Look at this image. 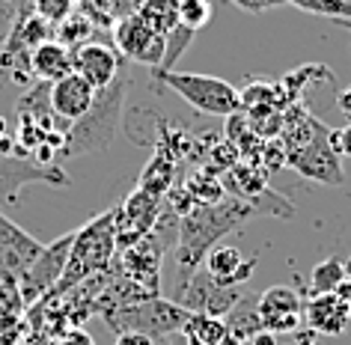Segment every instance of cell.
Segmentation results:
<instances>
[{"instance_id":"1","label":"cell","mask_w":351,"mask_h":345,"mask_svg":"<svg viewBox=\"0 0 351 345\" xmlns=\"http://www.w3.org/2000/svg\"><path fill=\"white\" fill-rule=\"evenodd\" d=\"M256 215V206L241 200H223L215 206H199L197 211L182 217L179 226V277H176V298L188 286V280L199 271L206 259V250H212L215 241L226 235L230 229L244 224L247 217Z\"/></svg>"},{"instance_id":"2","label":"cell","mask_w":351,"mask_h":345,"mask_svg":"<svg viewBox=\"0 0 351 345\" xmlns=\"http://www.w3.org/2000/svg\"><path fill=\"white\" fill-rule=\"evenodd\" d=\"M117 244H119L117 241V209L104 211V215L90 220L86 226L75 229V241H72L66 271L45 300L66 295V292H72L77 286H84V283H90L93 277H99V274H104L113 253H117Z\"/></svg>"},{"instance_id":"3","label":"cell","mask_w":351,"mask_h":345,"mask_svg":"<svg viewBox=\"0 0 351 345\" xmlns=\"http://www.w3.org/2000/svg\"><path fill=\"white\" fill-rule=\"evenodd\" d=\"M122 102H125V78H117L108 90L95 93V102L90 113L84 119L72 122V128L66 131V158L84 155V152H101L113 143L119 126V113H122Z\"/></svg>"},{"instance_id":"4","label":"cell","mask_w":351,"mask_h":345,"mask_svg":"<svg viewBox=\"0 0 351 345\" xmlns=\"http://www.w3.org/2000/svg\"><path fill=\"white\" fill-rule=\"evenodd\" d=\"M155 78L164 86L185 99L191 108L208 117H235L241 110V90H235L230 81L215 75H197V72H155Z\"/></svg>"},{"instance_id":"5","label":"cell","mask_w":351,"mask_h":345,"mask_svg":"<svg viewBox=\"0 0 351 345\" xmlns=\"http://www.w3.org/2000/svg\"><path fill=\"white\" fill-rule=\"evenodd\" d=\"M188 309L176 300L167 298H143L137 304L117 307L108 313V324L117 333H143V336H173L182 333V327L188 322Z\"/></svg>"},{"instance_id":"6","label":"cell","mask_w":351,"mask_h":345,"mask_svg":"<svg viewBox=\"0 0 351 345\" xmlns=\"http://www.w3.org/2000/svg\"><path fill=\"white\" fill-rule=\"evenodd\" d=\"M72 241H75V233H66L63 238L51 241L48 247H42L39 259L33 262V268L27 271V277L19 283V292L24 298V304L33 307L39 300H45L54 286L60 283L66 271V262H69V253H72Z\"/></svg>"},{"instance_id":"7","label":"cell","mask_w":351,"mask_h":345,"mask_svg":"<svg viewBox=\"0 0 351 345\" xmlns=\"http://www.w3.org/2000/svg\"><path fill=\"white\" fill-rule=\"evenodd\" d=\"M42 247L27 229H21L12 217H6L0 211V283H19L27 277L33 262L39 259Z\"/></svg>"},{"instance_id":"8","label":"cell","mask_w":351,"mask_h":345,"mask_svg":"<svg viewBox=\"0 0 351 345\" xmlns=\"http://www.w3.org/2000/svg\"><path fill=\"white\" fill-rule=\"evenodd\" d=\"M286 161L295 167L301 176L313 182H322V185H342V170H339V152L333 149L330 143V131L315 128V134L306 140L301 149L286 155Z\"/></svg>"},{"instance_id":"9","label":"cell","mask_w":351,"mask_h":345,"mask_svg":"<svg viewBox=\"0 0 351 345\" xmlns=\"http://www.w3.org/2000/svg\"><path fill=\"white\" fill-rule=\"evenodd\" d=\"M113 42H117V51H122V54L128 60H134V63L158 69L164 60V39L158 36L137 12H128L117 21Z\"/></svg>"},{"instance_id":"10","label":"cell","mask_w":351,"mask_h":345,"mask_svg":"<svg viewBox=\"0 0 351 345\" xmlns=\"http://www.w3.org/2000/svg\"><path fill=\"white\" fill-rule=\"evenodd\" d=\"M241 300L239 289L221 286L217 280H212L206 271H197L194 277L188 280V286L182 289V295L176 298V304H182L188 313H206V316H230L232 307Z\"/></svg>"},{"instance_id":"11","label":"cell","mask_w":351,"mask_h":345,"mask_svg":"<svg viewBox=\"0 0 351 345\" xmlns=\"http://www.w3.org/2000/svg\"><path fill=\"white\" fill-rule=\"evenodd\" d=\"M33 182L63 185V188L72 185V179L63 170H57V167L30 161V158H19V155H0V202L19 200V191Z\"/></svg>"},{"instance_id":"12","label":"cell","mask_w":351,"mask_h":345,"mask_svg":"<svg viewBox=\"0 0 351 345\" xmlns=\"http://www.w3.org/2000/svg\"><path fill=\"white\" fill-rule=\"evenodd\" d=\"M256 316L262 331L268 333H292L304 318V300L289 286H271L256 298Z\"/></svg>"},{"instance_id":"13","label":"cell","mask_w":351,"mask_h":345,"mask_svg":"<svg viewBox=\"0 0 351 345\" xmlns=\"http://www.w3.org/2000/svg\"><path fill=\"white\" fill-rule=\"evenodd\" d=\"M72 72L81 75L95 93L108 90L119 78V54L104 42H84L72 48Z\"/></svg>"},{"instance_id":"14","label":"cell","mask_w":351,"mask_h":345,"mask_svg":"<svg viewBox=\"0 0 351 345\" xmlns=\"http://www.w3.org/2000/svg\"><path fill=\"white\" fill-rule=\"evenodd\" d=\"M93 102H95V90L75 72L60 78L54 84H48V108L57 119L69 122V126L84 119L86 113H90Z\"/></svg>"},{"instance_id":"15","label":"cell","mask_w":351,"mask_h":345,"mask_svg":"<svg viewBox=\"0 0 351 345\" xmlns=\"http://www.w3.org/2000/svg\"><path fill=\"white\" fill-rule=\"evenodd\" d=\"M304 318L315 333L339 336L348 324V300H342L337 292H330V295H313L304 304Z\"/></svg>"},{"instance_id":"16","label":"cell","mask_w":351,"mask_h":345,"mask_svg":"<svg viewBox=\"0 0 351 345\" xmlns=\"http://www.w3.org/2000/svg\"><path fill=\"white\" fill-rule=\"evenodd\" d=\"M253 268H256V259H244L239 247H217V250L208 253V259L203 265L208 277L230 289H241L250 280Z\"/></svg>"},{"instance_id":"17","label":"cell","mask_w":351,"mask_h":345,"mask_svg":"<svg viewBox=\"0 0 351 345\" xmlns=\"http://www.w3.org/2000/svg\"><path fill=\"white\" fill-rule=\"evenodd\" d=\"M30 75L42 84H54L60 78L72 75V48L60 39H48L30 51Z\"/></svg>"},{"instance_id":"18","label":"cell","mask_w":351,"mask_h":345,"mask_svg":"<svg viewBox=\"0 0 351 345\" xmlns=\"http://www.w3.org/2000/svg\"><path fill=\"white\" fill-rule=\"evenodd\" d=\"M182 340L188 345H226L230 331H226L223 318L206 316V313H191L185 327H182Z\"/></svg>"},{"instance_id":"19","label":"cell","mask_w":351,"mask_h":345,"mask_svg":"<svg viewBox=\"0 0 351 345\" xmlns=\"http://www.w3.org/2000/svg\"><path fill=\"white\" fill-rule=\"evenodd\" d=\"M137 15L161 39H167L176 27H179V15H176V3H173V0H143V3H140V10H137Z\"/></svg>"},{"instance_id":"20","label":"cell","mask_w":351,"mask_h":345,"mask_svg":"<svg viewBox=\"0 0 351 345\" xmlns=\"http://www.w3.org/2000/svg\"><path fill=\"white\" fill-rule=\"evenodd\" d=\"M342 283H346V265H342V259H337V256H330V259H322L310 271L313 295H330V292H337Z\"/></svg>"},{"instance_id":"21","label":"cell","mask_w":351,"mask_h":345,"mask_svg":"<svg viewBox=\"0 0 351 345\" xmlns=\"http://www.w3.org/2000/svg\"><path fill=\"white\" fill-rule=\"evenodd\" d=\"M286 6H295L301 12L322 15V19L351 24V0H283Z\"/></svg>"},{"instance_id":"22","label":"cell","mask_w":351,"mask_h":345,"mask_svg":"<svg viewBox=\"0 0 351 345\" xmlns=\"http://www.w3.org/2000/svg\"><path fill=\"white\" fill-rule=\"evenodd\" d=\"M24 309H27V304H24L19 286H12V283H0V331L15 324V322H21Z\"/></svg>"},{"instance_id":"23","label":"cell","mask_w":351,"mask_h":345,"mask_svg":"<svg viewBox=\"0 0 351 345\" xmlns=\"http://www.w3.org/2000/svg\"><path fill=\"white\" fill-rule=\"evenodd\" d=\"M176 15H179L182 27L197 33L212 19V3H208V0H182V3H176Z\"/></svg>"},{"instance_id":"24","label":"cell","mask_w":351,"mask_h":345,"mask_svg":"<svg viewBox=\"0 0 351 345\" xmlns=\"http://www.w3.org/2000/svg\"><path fill=\"white\" fill-rule=\"evenodd\" d=\"M30 3L39 19H45L48 24H63L72 15L75 0H30Z\"/></svg>"},{"instance_id":"25","label":"cell","mask_w":351,"mask_h":345,"mask_svg":"<svg viewBox=\"0 0 351 345\" xmlns=\"http://www.w3.org/2000/svg\"><path fill=\"white\" fill-rule=\"evenodd\" d=\"M0 345H30V327L27 322H15L10 327H3L0 331Z\"/></svg>"},{"instance_id":"26","label":"cell","mask_w":351,"mask_h":345,"mask_svg":"<svg viewBox=\"0 0 351 345\" xmlns=\"http://www.w3.org/2000/svg\"><path fill=\"white\" fill-rule=\"evenodd\" d=\"M48 345H95V340L84 331V327H69V331L51 336Z\"/></svg>"},{"instance_id":"27","label":"cell","mask_w":351,"mask_h":345,"mask_svg":"<svg viewBox=\"0 0 351 345\" xmlns=\"http://www.w3.org/2000/svg\"><path fill=\"white\" fill-rule=\"evenodd\" d=\"M232 6H239L241 12H250V15H259V12H271L277 6H286L283 0H230Z\"/></svg>"},{"instance_id":"28","label":"cell","mask_w":351,"mask_h":345,"mask_svg":"<svg viewBox=\"0 0 351 345\" xmlns=\"http://www.w3.org/2000/svg\"><path fill=\"white\" fill-rule=\"evenodd\" d=\"M330 143H333V149H337L339 155L351 158V122L348 126H342L339 131H330Z\"/></svg>"},{"instance_id":"29","label":"cell","mask_w":351,"mask_h":345,"mask_svg":"<svg viewBox=\"0 0 351 345\" xmlns=\"http://www.w3.org/2000/svg\"><path fill=\"white\" fill-rule=\"evenodd\" d=\"M113 345H155L152 336H143V333H117Z\"/></svg>"},{"instance_id":"30","label":"cell","mask_w":351,"mask_h":345,"mask_svg":"<svg viewBox=\"0 0 351 345\" xmlns=\"http://www.w3.org/2000/svg\"><path fill=\"white\" fill-rule=\"evenodd\" d=\"M339 108H342V113H346V117L351 119V86H348V90L339 95Z\"/></svg>"},{"instance_id":"31","label":"cell","mask_w":351,"mask_h":345,"mask_svg":"<svg viewBox=\"0 0 351 345\" xmlns=\"http://www.w3.org/2000/svg\"><path fill=\"white\" fill-rule=\"evenodd\" d=\"M167 345H188V342L182 340V333H173V336H167Z\"/></svg>"},{"instance_id":"32","label":"cell","mask_w":351,"mask_h":345,"mask_svg":"<svg viewBox=\"0 0 351 345\" xmlns=\"http://www.w3.org/2000/svg\"><path fill=\"white\" fill-rule=\"evenodd\" d=\"M342 265H346V283L351 286V259H348V262H342Z\"/></svg>"},{"instance_id":"33","label":"cell","mask_w":351,"mask_h":345,"mask_svg":"<svg viewBox=\"0 0 351 345\" xmlns=\"http://www.w3.org/2000/svg\"><path fill=\"white\" fill-rule=\"evenodd\" d=\"M348 318H351V300H348Z\"/></svg>"},{"instance_id":"34","label":"cell","mask_w":351,"mask_h":345,"mask_svg":"<svg viewBox=\"0 0 351 345\" xmlns=\"http://www.w3.org/2000/svg\"><path fill=\"white\" fill-rule=\"evenodd\" d=\"M342 27H348V30H351V24H342Z\"/></svg>"},{"instance_id":"35","label":"cell","mask_w":351,"mask_h":345,"mask_svg":"<svg viewBox=\"0 0 351 345\" xmlns=\"http://www.w3.org/2000/svg\"><path fill=\"white\" fill-rule=\"evenodd\" d=\"M173 3H182V0H173Z\"/></svg>"}]
</instances>
